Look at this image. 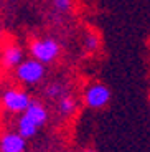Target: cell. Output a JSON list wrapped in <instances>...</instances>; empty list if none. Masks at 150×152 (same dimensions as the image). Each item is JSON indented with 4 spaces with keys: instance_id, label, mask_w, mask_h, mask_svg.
Here are the masks:
<instances>
[{
    "instance_id": "cell-7",
    "label": "cell",
    "mask_w": 150,
    "mask_h": 152,
    "mask_svg": "<svg viewBox=\"0 0 150 152\" xmlns=\"http://www.w3.org/2000/svg\"><path fill=\"white\" fill-rule=\"evenodd\" d=\"M26 139L18 132H5L0 136V152H25Z\"/></svg>"
},
{
    "instance_id": "cell-9",
    "label": "cell",
    "mask_w": 150,
    "mask_h": 152,
    "mask_svg": "<svg viewBox=\"0 0 150 152\" xmlns=\"http://www.w3.org/2000/svg\"><path fill=\"white\" fill-rule=\"evenodd\" d=\"M68 93H69L68 91V84L63 83V81H51V83H48L43 88V94L46 96V99L55 101V103L58 99H61L63 96H66Z\"/></svg>"
},
{
    "instance_id": "cell-4",
    "label": "cell",
    "mask_w": 150,
    "mask_h": 152,
    "mask_svg": "<svg viewBox=\"0 0 150 152\" xmlns=\"http://www.w3.org/2000/svg\"><path fill=\"white\" fill-rule=\"evenodd\" d=\"M33 98L28 94V91L22 88H7L0 94V104L7 113L22 114L26 111V107L31 104Z\"/></svg>"
},
{
    "instance_id": "cell-2",
    "label": "cell",
    "mask_w": 150,
    "mask_h": 152,
    "mask_svg": "<svg viewBox=\"0 0 150 152\" xmlns=\"http://www.w3.org/2000/svg\"><path fill=\"white\" fill-rule=\"evenodd\" d=\"M28 51L31 58L42 61L45 65H51L60 58L61 45L58 40L51 37H36L28 43Z\"/></svg>"
},
{
    "instance_id": "cell-1",
    "label": "cell",
    "mask_w": 150,
    "mask_h": 152,
    "mask_svg": "<svg viewBox=\"0 0 150 152\" xmlns=\"http://www.w3.org/2000/svg\"><path fill=\"white\" fill-rule=\"evenodd\" d=\"M48 119H50L48 107H46L42 101L33 99L31 104L26 107L25 113H22L20 118L17 119V131H18L25 139H31V137L36 136L38 131L48 122Z\"/></svg>"
},
{
    "instance_id": "cell-3",
    "label": "cell",
    "mask_w": 150,
    "mask_h": 152,
    "mask_svg": "<svg viewBox=\"0 0 150 152\" xmlns=\"http://www.w3.org/2000/svg\"><path fill=\"white\" fill-rule=\"evenodd\" d=\"M13 76L18 83L25 86H36L46 78V65L35 58H25V60L13 69Z\"/></svg>"
},
{
    "instance_id": "cell-12",
    "label": "cell",
    "mask_w": 150,
    "mask_h": 152,
    "mask_svg": "<svg viewBox=\"0 0 150 152\" xmlns=\"http://www.w3.org/2000/svg\"><path fill=\"white\" fill-rule=\"evenodd\" d=\"M84 152H98V151H92V149H87V151H84Z\"/></svg>"
},
{
    "instance_id": "cell-5",
    "label": "cell",
    "mask_w": 150,
    "mask_h": 152,
    "mask_svg": "<svg viewBox=\"0 0 150 152\" xmlns=\"http://www.w3.org/2000/svg\"><path fill=\"white\" fill-rule=\"evenodd\" d=\"M111 101V89L104 83H91L83 93V103L89 109H102Z\"/></svg>"
},
{
    "instance_id": "cell-10",
    "label": "cell",
    "mask_w": 150,
    "mask_h": 152,
    "mask_svg": "<svg viewBox=\"0 0 150 152\" xmlns=\"http://www.w3.org/2000/svg\"><path fill=\"white\" fill-rule=\"evenodd\" d=\"M83 48L89 53H94L101 48V37H99L98 31L94 30H87L83 37Z\"/></svg>"
},
{
    "instance_id": "cell-11",
    "label": "cell",
    "mask_w": 150,
    "mask_h": 152,
    "mask_svg": "<svg viewBox=\"0 0 150 152\" xmlns=\"http://www.w3.org/2000/svg\"><path fill=\"white\" fill-rule=\"evenodd\" d=\"M50 2H51V8L56 13H69L74 5V0H50Z\"/></svg>"
},
{
    "instance_id": "cell-6",
    "label": "cell",
    "mask_w": 150,
    "mask_h": 152,
    "mask_svg": "<svg viewBox=\"0 0 150 152\" xmlns=\"http://www.w3.org/2000/svg\"><path fill=\"white\" fill-rule=\"evenodd\" d=\"M23 60H25V50L20 43H8L2 48L0 65L5 69H15Z\"/></svg>"
},
{
    "instance_id": "cell-8",
    "label": "cell",
    "mask_w": 150,
    "mask_h": 152,
    "mask_svg": "<svg viewBox=\"0 0 150 152\" xmlns=\"http://www.w3.org/2000/svg\"><path fill=\"white\" fill-rule=\"evenodd\" d=\"M78 107H79V101L71 93H68L66 96H63L61 99L56 101V111L61 118H71V116H74Z\"/></svg>"
}]
</instances>
